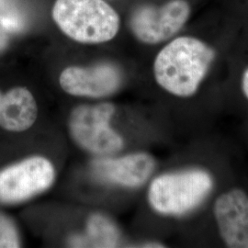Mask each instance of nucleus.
Returning <instances> with one entry per match:
<instances>
[{
	"label": "nucleus",
	"instance_id": "1",
	"mask_svg": "<svg viewBox=\"0 0 248 248\" xmlns=\"http://www.w3.org/2000/svg\"><path fill=\"white\" fill-rule=\"evenodd\" d=\"M213 47L193 36H181L166 45L155 57L154 75L170 94L188 98L195 94L215 59Z\"/></svg>",
	"mask_w": 248,
	"mask_h": 248
},
{
	"label": "nucleus",
	"instance_id": "8",
	"mask_svg": "<svg viewBox=\"0 0 248 248\" xmlns=\"http://www.w3.org/2000/svg\"><path fill=\"white\" fill-rule=\"evenodd\" d=\"M213 214L227 247L248 248V195L244 190L233 188L219 196Z\"/></svg>",
	"mask_w": 248,
	"mask_h": 248
},
{
	"label": "nucleus",
	"instance_id": "10",
	"mask_svg": "<svg viewBox=\"0 0 248 248\" xmlns=\"http://www.w3.org/2000/svg\"><path fill=\"white\" fill-rule=\"evenodd\" d=\"M38 106L34 96L24 87L2 93L0 90V127L8 132L22 133L35 124Z\"/></svg>",
	"mask_w": 248,
	"mask_h": 248
},
{
	"label": "nucleus",
	"instance_id": "13",
	"mask_svg": "<svg viewBox=\"0 0 248 248\" xmlns=\"http://www.w3.org/2000/svg\"><path fill=\"white\" fill-rule=\"evenodd\" d=\"M20 247V238L16 224L8 215L0 212V248Z\"/></svg>",
	"mask_w": 248,
	"mask_h": 248
},
{
	"label": "nucleus",
	"instance_id": "5",
	"mask_svg": "<svg viewBox=\"0 0 248 248\" xmlns=\"http://www.w3.org/2000/svg\"><path fill=\"white\" fill-rule=\"evenodd\" d=\"M55 169L44 156H31L0 170V203L15 204L48 189Z\"/></svg>",
	"mask_w": 248,
	"mask_h": 248
},
{
	"label": "nucleus",
	"instance_id": "7",
	"mask_svg": "<svg viewBox=\"0 0 248 248\" xmlns=\"http://www.w3.org/2000/svg\"><path fill=\"white\" fill-rule=\"evenodd\" d=\"M122 72L111 62L90 67L69 66L61 73L59 83L64 92L76 97L103 98L121 87Z\"/></svg>",
	"mask_w": 248,
	"mask_h": 248
},
{
	"label": "nucleus",
	"instance_id": "15",
	"mask_svg": "<svg viewBox=\"0 0 248 248\" xmlns=\"http://www.w3.org/2000/svg\"><path fill=\"white\" fill-rule=\"evenodd\" d=\"M242 90L248 99V67L245 70L242 77Z\"/></svg>",
	"mask_w": 248,
	"mask_h": 248
},
{
	"label": "nucleus",
	"instance_id": "9",
	"mask_svg": "<svg viewBox=\"0 0 248 248\" xmlns=\"http://www.w3.org/2000/svg\"><path fill=\"white\" fill-rule=\"evenodd\" d=\"M155 162L150 155L137 153L120 158H98L92 172L98 179L116 185L135 187L143 184L154 171Z\"/></svg>",
	"mask_w": 248,
	"mask_h": 248
},
{
	"label": "nucleus",
	"instance_id": "2",
	"mask_svg": "<svg viewBox=\"0 0 248 248\" xmlns=\"http://www.w3.org/2000/svg\"><path fill=\"white\" fill-rule=\"evenodd\" d=\"M53 18L62 32L81 44H102L112 40L121 20L104 0H56Z\"/></svg>",
	"mask_w": 248,
	"mask_h": 248
},
{
	"label": "nucleus",
	"instance_id": "6",
	"mask_svg": "<svg viewBox=\"0 0 248 248\" xmlns=\"http://www.w3.org/2000/svg\"><path fill=\"white\" fill-rule=\"evenodd\" d=\"M190 15L191 7L186 0H170L162 6L142 5L133 10L130 28L140 42L156 45L179 32Z\"/></svg>",
	"mask_w": 248,
	"mask_h": 248
},
{
	"label": "nucleus",
	"instance_id": "11",
	"mask_svg": "<svg viewBox=\"0 0 248 248\" xmlns=\"http://www.w3.org/2000/svg\"><path fill=\"white\" fill-rule=\"evenodd\" d=\"M120 232L114 222L102 214H93L88 221L87 232L73 236V248H116L120 243Z\"/></svg>",
	"mask_w": 248,
	"mask_h": 248
},
{
	"label": "nucleus",
	"instance_id": "3",
	"mask_svg": "<svg viewBox=\"0 0 248 248\" xmlns=\"http://www.w3.org/2000/svg\"><path fill=\"white\" fill-rule=\"evenodd\" d=\"M213 187V177L202 169L169 173L152 181L148 200L157 213L182 215L202 203Z\"/></svg>",
	"mask_w": 248,
	"mask_h": 248
},
{
	"label": "nucleus",
	"instance_id": "4",
	"mask_svg": "<svg viewBox=\"0 0 248 248\" xmlns=\"http://www.w3.org/2000/svg\"><path fill=\"white\" fill-rule=\"evenodd\" d=\"M115 108L110 103L81 105L69 117V132L74 141L95 155H107L124 147L122 136L110 127Z\"/></svg>",
	"mask_w": 248,
	"mask_h": 248
},
{
	"label": "nucleus",
	"instance_id": "12",
	"mask_svg": "<svg viewBox=\"0 0 248 248\" xmlns=\"http://www.w3.org/2000/svg\"><path fill=\"white\" fill-rule=\"evenodd\" d=\"M0 24L9 33L25 31L30 24V14L23 0H0Z\"/></svg>",
	"mask_w": 248,
	"mask_h": 248
},
{
	"label": "nucleus",
	"instance_id": "14",
	"mask_svg": "<svg viewBox=\"0 0 248 248\" xmlns=\"http://www.w3.org/2000/svg\"><path fill=\"white\" fill-rule=\"evenodd\" d=\"M9 31L0 24V55L6 52V50L8 49L9 45Z\"/></svg>",
	"mask_w": 248,
	"mask_h": 248
}]
</instances>
